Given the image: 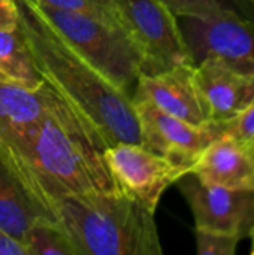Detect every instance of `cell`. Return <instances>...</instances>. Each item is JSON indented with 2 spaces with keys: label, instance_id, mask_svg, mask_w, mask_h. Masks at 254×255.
I'll return each mask as SVG.
<instances>
[{
  "label": "cell",
  "instance_id": "1",
  "mask_svg": "<svg viewBox=\"0 0 254 255\" xmlns=\"http://www.w3.org/2000/svg\"><path fill=\"white\" fill-rule=\"evenodd\" d=\"M18 22L33 66L52 93L76 117L94 146L139 143L132 97L106 81L60 34L31 0H15Z\"/></svg>",
  "mask_w": 254,
  "mask_h": 255
},
{
  "label": "cell",
  "instance_id": "2",
  "mask_svg": "<svg viewBox=\"0 0 254 255\" xmlns=\"http://www.w3.org/2000/svg\"><path fill=\"white\" fill-rule=\"evenodd\" d=\"M15 151L30 169L52 215L60 199L118 190L102 151L52 90L46 112Z\"/></svg>",
  "mask_w": 254,
  "mask_h": 255
},
{
  "label": "cell",
  "instance_id": "3",
  "mask_svg": "<svg viewBox=\"0 0 254 255\" xmlns=\"http://www.w3.org/2000/svg\"><path fill=\"white\" fill-rule=\"evenodd\" d=\"M54 217L79 255H160L156 212L120 190L70 196Z\"/></svg>",
  "mask_w": 254,
  "mask_h": 255
},
{
  "label": "cell",
  "instance_id": "4",
  "mask_svg": "<svg viewBox=\"0 0 254 255\" xmlns=\"http://www.w3.org/2000/svg\"><path fill=\"white\" fill-rule=\"evenodd\" d=\"M67 43L106 81L130 97L142 73V57L121 27L36 3Z\"/></svg>",
  "mask_w": 254,
  "mask_h": 255
},
{
  "label": "cell",
  "instance_id": "5",
  "mask_svg": "<svg viewBox=\"0 0 254 255\" xmlns=\"http://www.w3.org/2000/svg\"><path fill=\"white\" fill-rule=\"evenodd\" d=\"M121 28L142 57V73L156 75L192 63L175 16L159 0H117Z\"/></svg>",
  "mask_w": 254,
  "mask_h": 255
},
{
  "label": "cell",
  "instance_id": "6",
  "mask_svg": "<svg viewBox=\"0 0 254 255\" xmlns=\"http://www.w3.org/2000/svg\"><path fill=\"white\" fill-rule=\"evenodd\" d=\"M102 155L117 188L151 212L157 211L163 193L189 173L183 166L139 143H117L103 149Z\"/></svg>",
  "mask_w": 254,
  "mask_h": 255
},
{
  "label": "cell",
  "instance_id": "7",
  "mask_svg": "<svg viewBox=\"0 0 254 255\" xmlns=\"http://www.w3.org/2000/svg\"><path fill=\"white\" fill-rule=\"evenodd\" d=\"M175 184L192 209L196 230L225 233L241 241L254 235V190L205 184L193 173H186Z\"/></svg>",
  "mask_w": 254,
  "mask_h": 255
},
{
  "label": "cell",
  "instance_id": "8",
  "mask_svg": "<svg viewBox=\"0 0 254 255\" xmlns=\"http://www.w3.org/2000/svg\"><path fill=\"white\" fill-rule=\"evenodd\" d=\"M193 64L214 58L254 76V19L178 16Z\"/></svg>",
  "mask_w": 254,
  "mask_h": 255
},
{
  "label": "cell",
  "instance_id": "9",
  "mask_svg": "<svg viewBox=\"0 0 254 255\" xmlns=\"http://www.w3.org/2000/svg\"><path fill=\"white\" fill-rule=\"evenodd\" d=\"M139 123L141 145L190 172L204 148L222 133V126H195L172 117L147 100H132Z\"/></svg>",
  "mask_w": 254,
  "mask_h": 255
},
{
  "label": "cell",
  "instance_id": "10",
  "mask_svg": "<svg viewBox=\"0 0 254 255\" xmlns=\"http://www.w3.org/2000/svg\"><path fill=\"white\" fill-rule=\"evenodd\" d=\"M55 220L21 155L0 143V229L25 245L37 218Z\"/></svg>",
  "mask_w": 254,
  "mask_h": 255
},
{
  "label": "cell",
  "instance_id": "11",
  "mask_svg": "<svg viewBox=\"0 0 254 255\" xmlns=\"http://www.w3.org/2000/svg\"><path fill=\"white\" fill-rule=\"evenodd\" d=\"M132 100H147L160 111L195 126L213 124L193 63H183L156 75H141Z\"/></svg>",
  "mask_w": 254,
  "mask_h": 255
},
{
  "label": "cell",
  "instance_id": "12",
  "mask_svg": "<svg viewBox=\"0 0 254 255\" xmlns=\"http://www.w3.org/2000/svg\"><path fill=\"white\" fill-rule=\"evenodd\" d=\"M196 79L211 121L225 124L254 102V76L205 58L195 64Z\"/></svg>",
  "mask_w": 254,
  "mask_h": 255
},
{
  "label": "cell",
  "instance_id": "13",
  "mask_svg": "<svg viewBox=\"0 0 254 255\" xmlns=\"http://www.w3.org/2000/svg\"><path fill=\"white\" fill-rule=\"evenodd\" d=\"M189 173L205 184L254 190V163L249 146L223 131L204 148Z\"/></svg>",
  "mask_w": 254,
  "mask_h": 255
},
{
  "label": "cell",
  "instance_id": "14",
  "mask_svg": "<svg viewBox=\"0 0 254 255\" xmlns=\"http://www.w3.org/2000/svg\"><path fill=\"white\" fill-rule=\"evenodd\" d=\"M51 90L43 82L37 90L0 79V142L18 149L31 127L48 109Z\"/></svg>",
  "mask_w": 254,
  "mask_h": 255
},
{
  "label": "cell",
  "instance_id": "15",
  "mask_svg": "<svg viewBox=\"0 0 254 255\" xmlns=\"http://www.w3.org/2000/svg\"><path fill=\"white\" fill-rule=\"evenodd\" d=\"M0 73L12 84L37 90L43 79L33 66L19 24L15 28H0Z\"/></svg>",
  "mask_w": 254,
  "mask_h": 255
},
{
  "label": "cell",
  "instance_id": "16",
  "mask_svg": "<svg viewBox=\"0 0 254 255\" xmlns=\"http://www.w3.org/2000/svg\"><path fill=\"white\" fill-rule=\"evenodd\" d=\"M175 16L254 19V0H159Z\"/></svg>",
  "mask_w": 254,
  "mask_h": 255
},
{
  "label": "cell",
  "instance_id": "17",
  "mask_svg": "<svg viewBox=\"0 0 254 255\" xmlns=\"http://www.w3.org/2000/svg\"><path fill=\"white\" fill-rule=\"evenodd\" d=\"M25 245L28 255H79L60 224L46 217L31 224Z\"/></svg>",
  "mask_w": 254,
  "mask_h": 255
},
{
  "label": "cell",
  "instance_id": "18",
  "mask_svg": "<svg viewBox=\"0 0 254 255\" xmlns=\"http://www.w3.org/2000/svg\"><path fill=\"white\" fill-rule=\"evenodd\" d=\"M42 6L78 12L112 27H121L117 0H31Z\"/></svg>",
  "mask_w": 254,
  "mask_h": 255
},
{
  "label": "cell",
  "instance_id": "19",
  "mask_svg": "<svg viewBox=\"0 0 254 255\" xmlns=\"http://www.w3.org/2000/svg\"><path fill=\"white\" fill-rule=\"evenodd\" d=\"M195 238L196 251L199 255H234L237 253L238 244L241 242V239L237 236L196 229Z\"/></svg>",
  "mask_w": 254,
  "mask_h": 255
},
{
  "label": "cell",
  "instance_id": "20",
  "mask_svg": "<svg viewBox=\"0 0 254 255\" xmlns=\"http://www.w3.org/2000/svg\"><path fill=\"white\" fill-rule=\"evenodd\" d=\"M222 126V131L246 146L254 143V102Z\"/></svg>",
  "mask_w": 254,
  "mask_h": 255
},
{
  "label": "cell",
  "instance_id": "21",
  "mask_svg": "<svg viewBox=\"0 0 254 255\" xmlns=\"http://www.w3.org/2000/svg\"><path fill=\"white\" fill-rule=\"evenodd\" d=\"M18 6L15 0H0V28L18 27Z\"/></svg>",
  "mask_w": 254,
  "mask_h": 255
},
{
  "label": "cell",
  "instance_id": "22",
  "mask_svg": "<svg viewBox=\"0 0 254 255\" xmlns=\"http://www.w3.org/2000/svg\"><path fill=\"white\" fill-rule=\"evenodd\" d=\"M0 255H28L27 245L0 229Z\"/></svg>",
  "mask_w": 254,
  "mask_h": 255
},
{
  "label": "cell",
  "instance_id": "23",
  "mask_svg": "<svg viewBox=\"0 0 254 255\" xmlns=\"http://www.w3.org/2000/svg\"><path fill=\"white\" fill-rule=\"evenodd\" d=\"M249 149H250V152H252V157H253V163H254V143L253 145H249Z\"/></svg>",
  "mask_w": 254,
  "mask_h": 255
},
{
  "label": "cell",
  "instance_id": "24",
  "mask_svg": "<svg viewBox=\"0 0 254 255\" xmlns=\"http://www.w3.org/2000/svg\"><path fill=\"white\" fill-rule=\"evenodd\" d=\"M0 79H3V81H6V79H4V78L1 76V73H0Z\"/></svg>",
  "mask_w": 254,
  "mask_h": 255
}]
</instances>
